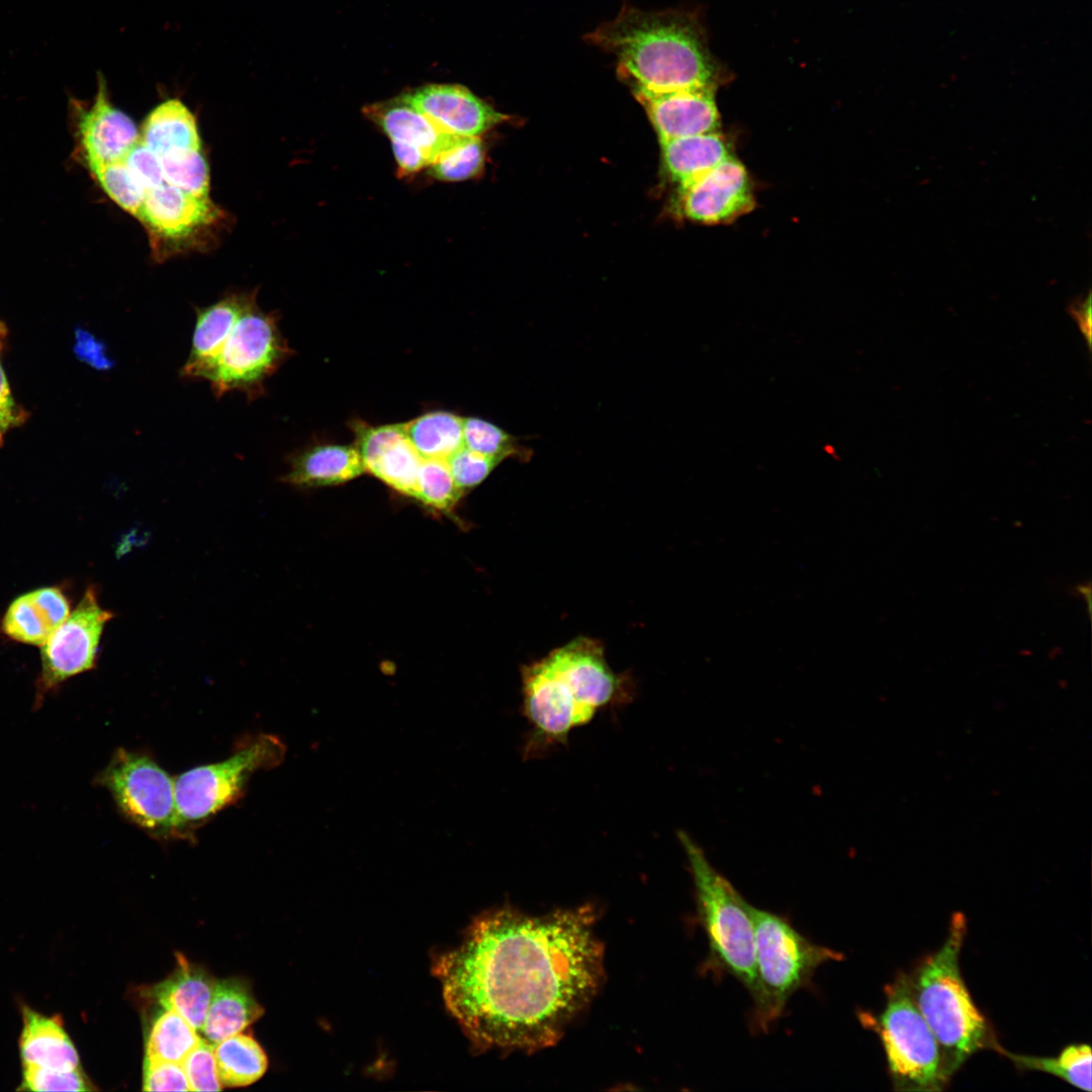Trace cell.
I'll list each match as a JSON object with an SVG mask.
<instances>
[{
  "label": "cell",
  "instance_id": "cell-40",
  "mask_svg": "<svg viewBox=\"0 0 1092 1092\" xmlns=\"http://www.w3.org/2000/svg\"><path fill=\"white\" fill-rule=\"evenodd\" d=\"M143 1089L146 1091H190L181 1064L149 1059H145Z\"/></svg>",
  "mask_w": 1092,
  "mask_h": 1092
},
{
  "label": "cell",
  "instance_id": "cell-14",
  "mask_svg": "<svg viewBox=\"0 0 1092 1092\" xmlns=\"http://www.w3.org/2000/svg\"><path fill=\"white\" fill-rule=\"evenodd\" d=\"M714 87L699 86L670 91L634 87L659 141L717 131L720 121Z\"/></svg>",
  "mask_w": 1092,
  "mask_h": 1092
},
{
  "label": "cell",
  "instance_id": "cell-23",
  "mask_svg": "<svg viewBox=\"0 0 1092 1092\" xmlns=\"http://www.w3.org/2000/svg\"><path fill=\"white\" fill-rule=\"evenodd\" d=\"M363 472L365 468L355 446L318 445L296 455L283 480L305 487L336 485L356 478Z\"/></svg>",
  "mask_w": 1092,
  "mask_h": 1092
},
{
  "label": "cell",
  "instance_id": "cell-3",
  "mask_svg": "<svg viewBox=\"0 0 1092 1092\" xmlns=\"http://www.w3.org/2000/svg\"><path fill=\"white\" fill-rule=\"evenodd\" d=\"M522 713L530 725L525 754L567 743L597 713L631 701L632 687L608 664L603 646L579 637L522 669Z\"/></svg>",
  "mask_w": 1092,
  "mask_h": 1092
},
{
  "label": "cell",
  "instance_id": "cell-13",
  "mask_svg": "<svg viewBox=\"0 0 1092 1092\" xmlns=\"http://www.w3.org/2000/svg\"><path fill=\"white\" fill-rule=\"evenodd\" d=\"M97 81V92L90 104L75 98L70 101L76 154L85 165L122 161L140 141L132 119L111 103L100 73Z\"/></svg>",
  "mask_w": 1092,
  "mask_h": 1092
},
{
  "label": "cell",
  "instance_id": "cell-37",
  "mask_svg": "<svg viewBox=\"0 0 1092 1092\" xmlns=\"http://www.w3.org/2000/svg\"><path fill=\"white\" fill-rule=\"evenodd\" d=\"M446 462L455 484L463 493L480 484L499 464L464 446L451 454Z\"/></svg>",
  "mask_w": 1092,
  "mask_h": 1092
},
{
  "label": "cell",
  "instance_id": "cell-26",
  "mask_svg": "<svg viewBox=\"0 0 1092 1092\" xmlns=\"http://www.w3.org/2000/svg\"><path fill=\"white\" fill-rule=\"evenodd\" d=\"M140 140L158 156L174 149L201 150L196 119L177 98L163 101L148 114Z\"/></svg>",
  "mask_w": 1092,
  "mask_h": 1092
},
{
  "label": "cell",
  "instance_id": "cell-31",
  "mask_svg": "<svg viewBox=\"0 0 1092 1092\" xmlns=\"http://www.w3.org/2000/svg\"><path fill=\"white\" fill-rule=\"evenodd\" d=\"M464 447L499 463L509 458L527 461L532 450L499 427L479 418L463 419Z\"/></svg>",
  "mask_w": 1092,
  "mask_h": 1092
},
{
  "label": "cell",
  "instance_id": "cell-18",
  "mask_svg": "<svg viewBox=\"0 0 1092 1092\" xmlns=\"http://www.w3.org/2000/svg\"><path fill=\"white\" fill-rule=\"evenodd\" d=\"M20 1013L21 1066L61 1072L81 1069L78 1051L60 1014L49 1016L26 1004H21Z\"/></svg>",
  "mask_w": 1092,
  "mask_h": 1092
},
{
  "label": "cell",
  "instance_id": "cell-16",
  "mask_svg": "<svg viewBox=\"0 0 1092 1092\" xmlns=\"http://www.w3.org/2000/svg\"><path fill=\"white\" fill-rule=\"evenodd\" d=\"M403 95L440 129L454 135L479 138L507 118L458 84H427Z\"/></svg>",
  "mask_w": 1092,
  "mask_h": 1092
},
{
  "label": "cell",
  "instance_id": "cell-25",
  "mask_svg": "<svg viewBox=\"0 0 1092 1092\" xmlns=\"http://www.w3.org/2000/svg\"><path fill=\"white\" fill-rule=\"evenodd\" d=\"M660 144L665 168L680 188L709 173L730 156L717 131L662 141Z\"/></svg>",
  "mask_w": 1092,
  "mask_h": 1092
},
{
  "label": "cell",
  "instance_id": "cell-36",
  "mask_svg": "<svg viewBox=\"0 0 1092 1092\" xmlns=\"http://www.w3.org/2000/svg\"><path fill=\"white\" fill-rule=\"evenodd\" d=\"M91 1089V1084L82 1069L61 1072L21 1066V1081L18 1090L75 1092Z\"/></svg>",
  "mask_w": 1092,
  "mask_h": 1092
},
{
  "label": "cell",
  "instance_id": "cell-28",
  "mask_svg": "<svg viewBox=\"0 0 1092 1092\" xmlns=\"http://www.w3.org/2000/svg\"><path fill=\"white\" fill-rule=\"evenodd\" d=\"M214 1057L219 1081L228 1087H243L256 1082L268 1066L259 1043L240 1032L215 1043Z\"/></svg>",
  "mask_w": 1092,
  "mask_h": 1092
},
{
  "label": "cell",
  "instance_id": "cell-33",
  "mask_svg": "<svg viewBox=\"0 0 1092 1092\" xmlns=\"http://www.w3.org/2000/svg\"><path fill=\"white\" fill-rule=\"evenodd\" d=\"M103 191L122 209L138 216L147 189L133 177L123 161L86 165Z\"/></svg>",
  "mask_w": 1092,
  "mask_h": 1092
},
{
  "label": "cell",
  "instance_id": "cell-17",
  "mask_svg": "<svg viewBox=\"0 0 1092 1092\" xmlns=\"http://www.w3.org/2000/svg\"><path fill=\"white\" fill-rule=\"evenodd\" d=\"M353 430L365 471L415 498L422 458L406 438L403 424L372 427L355 422Z\"/></svg>",
  "mask_w": 1092,
  "mask_h": 1092
},
{
  "label": "cell",
  "instance_id": "cell-39",
  "mask_svg": "<svg viewBox=\"0 0 1092 1092\" xmlns=\"http://www.w3.org/2000/svg\"><path fill=\"white\" fill-rule=\"evenodd\" d=\"M122 161L147 191L165 183L160 157L141 140L127 152Z\"/></svg>",
  "mask_w": 1092,
  "mask_h": 1092
},
{
  "label": "cell",
  "instance_id": "cell-5",
  "mask_svg": "<svg viewBox=\"0 0 1092 1092\" xmlns=\"http://www.w3.org/2000/svg\"><path fill=\"white\" fill-rule=\"evenodd\" d=\"M679 839L694 880L697 911L709 944L708 964L757 992L755 939L749 903L717 872L687 834Z\"/></svg>",
  "mask_w": 1092,
  "mask_h": 1092
},
{
  "label": "cell",
  "instance_id": "cell-22",
  "mask_svg": "<svg viewBox=\"0 0 1092 1092\" xmlns=\"http://www.w3.org/2000/svg\"><path fill=\"white\" fill-rule=\"evenodd\" d=\"M177 968L152 988L151 995L166 1010H173L193 1027L202 1030L214 981L202 968L177 954Z\"/></svg>",
  "mask_w": 1092,
  "mask_h": 1092
},
{
  "label": "cell",
  "instance_id": "cell-29",
  "mask_svg": "<svg viewBox=\"0 0 1092 1092\" xmlns=\"http://www.w3.org/2000/svg\"><path fill=\"white\" fill-rule=\"evenodd\" d=\"M1005 1055L1019 1069L1040 1071L1066 1081L1074 1087L1090 1092L1091 1087V1048L1087 1043H1072L1064 1048L1057 1057H1036L1012 1054L1001 1048Z\"/></svg>",
  "mask_w": 1092,
  "mask_h": 1092
},
{
  "label": "cell",
  "instance_id": "cell-12",
  "mask_svg": "<svg viewBox=\"0 0 1092 1092\" xmlns=\"http://www.w3.org/2000/svg\"><path fill=\"white\" fill-rule=\"evenodd\" d=\"M220 210L209 197H197L168 183L147 191L138 218L157 254L177 251L218 222Z\"/></svg>",
  "mask_w": 1092,
  "mask_h": 1092
},
{
  "label": "cell",
  "instance_id": "cell-8",
  "mask_svg": "<svg viewBox=\"0 0 1092 1092\" xmlns=\"http://www.w3.org/2000/svg\"><path fill=\"white\" fill-rule=\"evenodd\" d=\"M287 747L273 734H260L242 743L222 761L193 767L175 779V797L181 835L188 833L237 802L251 777L279 766Z\"/></svg>",
  "mask_w": 1092,
  "mask_h": 1092
},
{
  "label": "cell",
  "instance_id": "cell-7",
  "mask_svg": "<svg viewBox=\"0 0 1092 1092\" xmlns=\"http://www.w3.org/2000/svg\"><path fill=\"white\" fill-rule=\"evenodd\" d=\"M879 1014L858 1011L861 1025L879 1036L894 1090L941 1091L948 1084L939 1045L911 996L906 974L885 986Z\"/></svg>",
  "mask_w": 1092,
  "mask_h": 1092
},
{
  "label": "cell",
  "instance_id": "cell-6",
  "mask_svg": "<svg viewBox=\"0 0 1092 1092\" xmlns=\"http://www.w3.org/2000/svg\"><path fill=\"white\" fill-rule=\"evenodd\" d=\"M755 939L757 992L752 999V1026L767 1031L784 1013L789 999L807 986L819 967L839 962L842 953L814 943L785 917L751 904Z\"/></svg>",
  "mask_w": 1092,
  "mask_h": 1092
},
{
  "label": "cell",
  "instance_id": "cell-2",
  "mask_svg": "<svg viewBox=\"0 0 1092 1092\" xmlns=\"http://www.w3.org/2000/svg\"><path fill=\"white\" fill-rule=\"evenodd\" d=\"M584 39L614 55L618 72L634 87L670 91L717 88L726 73L712 55L705 28L692 11H643L624 5Z\"/></svg>",
  "mask_w": 1092,
  "mask_h": 1092
},
{
  "label": "cell",
  "instance_id": "cell-10",
  "mask_svg": "<svg viewBox=\"0 0 1092 1092\" xmlns=\"http://www.w3.org/2000/svg\"><path fill=\"white\" fill-rule=\"evenodd\" d=\"M98 783L113 797L121 813L156 838L181 835L175 779L144 753L119 748Z\"/></svg>",
  "mask_w": 1092,
  "mask_h": 1092
},
{
  "label": "cell",
  "instance_id": "cell-45",
  "mask_svg": "<svg viewBox=\"0 0 1092 1092\" xmlns=\"http://www.w3.org/2000/svg\"><path fill=\"white\" fill-rule=\"evenodd\" d=\"M8 328L0 321V356H2L8 348Z\"/></svg>",
  "mask_w": 1092,
  "mask_h": 1092
},
{
  "label": "cell",
  "instance_id": "cell-27",
  "mask_svg": "<svg viewBox=\"0 0 1092 1092\" xmlns=\"http://www.w3.org/2000/svg\"><path fill=\"white\" fill-rule=\"evenodd\" d=\"M403 428L422 459L446 460L464 446L463 418L451 413H428L403 424Z\"/></svg>",
  "mask_w": 1092,
  "mask_h": 1092
},
{
  "label": "cell",
  "instance_id": "cell-34",
  "mask_svg": "<svg viewBox=\"0 0 1092 1092\" xmlns=\"http://www.w3.org/2000/svg\"><path fill=\"white\" fill-rule=\"evenodd\" d=\"M463 492L457 487L444 459H422L415 498L441 512L451 511Z\"/></svg>",
  "mask_w": 1092,
  "mask_h": 1092
},
{
  "label": "cell",
  "instance_id": "cell-42",
  "mask_svg": "<svg viewBox=\"0 0 1092 1092\" xmlns=\"http://www.w3.org/2000/svg\"><path fill=\"white\" fill-rule=\"evenodd\" d=\"M75 336L74 353L82 362L97 370H108L113 366L112 360L106 354L105 345L91 333L76 329Z\"/></svg>",
  "mask_w": 1092,
  "mask_h": 1092
},
{
  "label": "cell",
  "instance_id": "cell-41",
  "mask_svg": "<svg viewBox=\"0 0 1092 1092\" xmlns=\"http://www.w3.org/2000/svg\"><path fill=\"white\" fill-rule=\"evenodd\" d=\"M28 418L29 413L15 400L12 394L0 360V447L4 444L6 435L24 425Z\"/></svg>",
  "mask_w": 1092,
  "mask_h": 1092
},
{
  "label": "cell",
  "instance_id": "cell-19",
  "mask_svg": "<svg viewBox=\"0 0 1092 1092\" xmlns=\"http://www.w3.org/2000/svg\"><path fill=\"white\" fill-rule=\"evenodd\" d=\"M70 613V602L62 588L38 587L10 603L1 630L11 640L41 647Z\"/></svg>",
  "mask_w": 1092,
  "mask_h": 1092
},
{
  "label": "cell",
  "instance_id": "cell-9",
  "mask_svg": "<svg viewBox=\"0 0 1092 1092\" xmlns=\"http://www.w3.org/2000/svg\"><path fill=\"white\" fill-rule=\"evenodd\" d=\"M289 355L276 316L254 302L236 323L204 380L217 397L240 391L254 399Z\"/></svg>",
  "mask_w": 1092,
  "mask_h": 1092
},
{
  "label": "cell",
  "instance_id": "cell-1",
  "mask_svg": "<svg viewBox=\"0 0 1092 1092\" xmlns=\"http://www.w3.org/2000/svg\"><path fill=\"white\" fill-rule=\"evenodd\" d=\"M589 907L481 914L433 973L448 1011L480 1049L533 1051L555 1042L596 994L603 949Z\"/></svg>",
  "mask_w": 1092,
  "mask_h": 1092
},
{
  "label": "cell",
  "instance_id": "cell-38",
  "mask_svg": "<svg viewBox=\"0 0 1092 1092\" xmlns=\"http://www.w3.org/2000/svg\"><path fill=\"white\" fill-rule=\"evenodd\" d=\"M190 1091H218L221 1089L214 1046L204 1040L192 1050L181 1063Z\"/></svg>",
  "mask_w": 1092,
  "mask_h": 1092
},
{
  "label": "cell",
  "instance_id": "cell-15",
  "mask_svg": "<svg viewBox=\"0 0 1092 1092\" xmlns=\"http://www.w3.org/2000/svg\"><path fill=\"white\" fill-rule=\"evenodd\" d=\"M753 198L743 165L729 156L712 171L680 188V206L690 219L719 223L751 209Z\"/></svg>",
  "mask_w": 1092,
  "mask_h": 1092
},
{
  "label": "cell",
  "instance_id": "cell-24",
  "mask_svg": "<svg viewBox=\"0 0 1092 1092\" xmlns=\"http://www.w3.org/2000/svg\"><path fill=\"white\" fill-rule=\"evenodd\" d=\"M263 1012L245 982L239 979L219 980L214 982L202 1031L210 1042L217 1043L241 1032Z\"/></svg>",
  "mask_w": 1092,
  "mask_h": 1092
},
{
  "label": "cell",
  "instance_id": "cell-32",
  "mask_svg": "<svg viewBox=\"0 0 1092 1092\" xmlns=\"http://www.w3.org/2000/svg\"><path fill=\"white\" fill-rule=\"evenodd\" d=\"M165 182L197 197H209V172L201 150L174 149L159 156Z\"/></svg>",
  "mask_w": 1092,
  "mask_h": 1092
},
{
  "label": "cell",
  "instance_id": "cell-20",
  "mask_svg": "<svg viewBox=\"0 0 1092 1092\" xmlns=\"http://www.w3.org/2000/svg\"><path fill=\"white\" fill-rule=\"evenodd\" d=\"M363 113L390 141L402 142L420 148L429 158L430 165L440 154L455 146L462 138L440 129L430 118L415 107L403 94L389 100L366 105L363 108Z\"/></svg>",
  "mask_w": 1092,
  "mask_h": 1092
},
{
  "label": "cell",
  "instance_id": "cell-21",
  "mask_svg": "<svg viewBox=\"0 0 1092 1092\" xmlns=\"http://www.w3.org/2000/svg\"><path fill=\"white\" fill-rule=\"evenodd\" d=\"M254 302L253 294L235 293L197 310L191 350L181 369L183 377L204 380L236 323Z\"/></svg>",
  "mask_w": 1092,
  "mask_h": 1092
},
{
  "label": "cell",
  "instance_id": "cell-44",
  "mask_svg": "<svg viewBox=\"0 0 1092 1092\" xmlns=\"http://www.w3.org/2000/svg\"><path fill=\"white\" fill-rule=\"evenodd\" d=\"M1091 308L1092 307L1090 292L1085 297L1074 300L1068 307V312L1077 324L1084 340L1087 343L1089 351H1091L1092 344Z\"/></svg>",
  "mask_w": 1092,
  "mask_h": 1092
},
{
  "label": "cell",
  "instance_id": "cell-4",
  "mask_svg": "<svg viewBox=\"0 0 1092 1092\" xmlns=\"http://www.w3.org/2000/svg\"><path fill=\"white\" fill-rule=\"evenodd\" d=\"M966 933V916L953 913L939 949L906 974L913 1001L939 1045L949 1078L974 1054L986 1049L999 1053L1001 1049L961 973L960 953Z\"/></svg>",
  "mask_w": 1092,
  "mask_h": 1092
},
{
  "label": "cell",
  "instance_id": "cell-30",
  "mask_svg": "<svg viewBox=\"0 0 1092 1092\" xmlns=\"http://www.w3.org/2000/svg\"><path fill=\"white\" fill-rule=\"evenodd\" d=\"M202 1039L196 1028L173 1010L154 1021L146 1043V1059L181 1064Z\"/></svg>",
  "mask_w": 1092,
  "mask_h": 1092
},
{
  "label": "cell",
  "instance_id": "cell-35",
  "mask_svg": "<svg viewBox=\"0 0 1092 1092\" xmlns=\"http://www.w3.org/2000/svg\"><path fill=\"white\" fill-rule=\"evenodd\" d=\"M484 147L478 136H462L429 166V174L442 181H463L475 177L484 165Z\"/></svg>",
  "mask_w": 1092,
  "mask_h": 1092
},
{
  "label": "cell",
  "instance_id": "cell-43",
  "mask_svg": "<svg viewBox=\"0 0 1092 1092\" xmlns=\"http://www.w3.org/2000/svg\"><path fill=\"white\" fill-rule=\"evenodd\" d=\"M391 148L399 175H411L430 165L427 155L416 146L391 141Z\"/></svg>",
  "mask_w": 1092,
  "mask_h": 1092
},
{
  "label": "cell",
  "instance_id": "cell-11",
  "mask_svg": "<svg viewBox=\"0 0 1092 1092\" xmlns=\"http://www.w3.org/2000/svg\"><path fill=\"white\" fill-rule=\"evenodd\" d=\"M112 617L99 605L95 587L88 586L69 617L41 646L40 692L95 667L104 627Z\"/></svg>",
  "mask_w": 1092,
  "mask_h": 1092
}]
</instances>
